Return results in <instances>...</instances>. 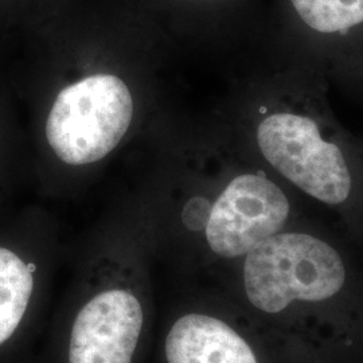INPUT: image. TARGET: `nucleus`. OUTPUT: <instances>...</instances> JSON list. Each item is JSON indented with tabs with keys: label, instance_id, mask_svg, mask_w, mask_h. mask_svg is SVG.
Returning a JSON list of instances; mask_svg holds the SVG:
<instances>
[{
	"label": "nucleus",
	"instance_id": "obj_1",
	"mask_svg": "<svg viewBox=\"0 0 363 363\" xmlns=\"http://www.w3.org/2000/svg\"><path fill=\"white\" fill-rule=\"evenodd\" d=\"M242 291L316 363H363V247L308 210L242 257Z\"/></svg>",
	"mask_w": 363,
	"mask_h": 363
},
{
	"label": "nucleus",
	"instance_id": "obj_2",
	"mask_svg": "<svg viewBox=\"0 0 363 363\" xmlns=\"http://www.w3.org/2000/svg\"><path fill=\"white\" fill-rule=\"evenodd\" d=\"M330 91L316 72L276 58L253 140L265 169L363 247V138L337 121Z\"/></svg>",
	"mask_w": 363,
	"mask_h": 363
},
{
	"label": "nucleus",
	"instance_id": "obj_3",
	"mask_svg": "<svg viewBox=\"0 0 363 363\" xmlns=\"http://www.w3.org/2000/svg\"><path fill=\"white\" fill-rule=\"evenodd\" d=\"M308 210L271 171L259 169L235 175L211 203L205 201L202 228L213 255L242 259Z\"/></svg>",
	"mask_w": 363,
	"mask_h": 363
},
{
	"label": "nucleus",
	"instance_id": "obj_4",
	"mask_svg": "<svg viewBox=\"0 0 363 363\" xmlns=\"http://www.w3.org/2000/svg\"><path fill=\"white\" fill-rule=\"evenodd\" d=\"M132 115L125 82L112 74H96L60 91L46 121V139L66 164H91L116 148Z\"/></svg>",
	"mask_w": 363,
	"mask_h": 363
},
{
	"label": "nucleus",
	"instance_id": "obj_5",
	"mask_svg": "<svg viewBox=\"0 0 363 363\" xmlns=\"http://www.w3.org/2000/svg\"><path fill=\"white\" fill-rule=\"evenodd\" d=\"M300 25L315 43L292 57L281 58L306 66L327 85L361 103L362 79L354 34L363 28V0H288Z\"/></svg>",
	"mask_w": 363,
	"mask_h": 363
},
{
	"label": "nucleus",
	"instance_id": "obj_6",
	"mask_svg": "<svg viewBox=\"0 0 363 363\" xmlns=\"http://www.w3.org/2000/svg\"><path fill=\"white\" fill-rule=\"evenodd\" d=\"M143 322L142 304L130 292H100L77 313L69 363H132Z\"/></svg>",
	"mask_w": 363,
	"mask_h": 363
},
{
	"label": "nucleus",
	"instance_id": "obj_7",
	"mask_svg": "<svg viewBox=\"0 0 363 363\" xmlns=\"http://www.w3.org/2000/svg\"><path fill=\"white\" fill-rule=\"evenodd\" d=\"M167 363H267L226 320L191 312L181 316L166 337Z\"/></svg>",
	"mask_w": 363,
	"mask_h": 363
},
{
	"label": "nucleus",
	"instance_id": "obj_8",
	"mask_svg": "<svg viewBox=\"0 0 363 363\" xmlns=\"http://www.w3.org/2000/svg\"><path fill=\"white\" fill-rule=\"evenodd\" d=\"M35 265L19 250L0 242V352L7 350L30 311Z\"/></svg>",
	"mask_w": 363,
	"mask_h": 363
}]
</instances>
